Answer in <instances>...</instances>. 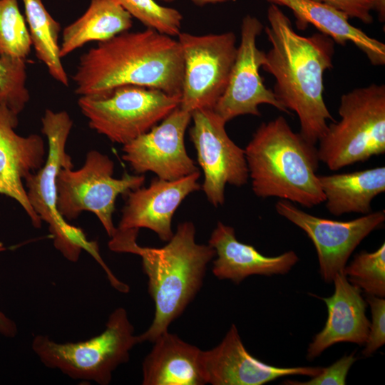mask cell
I'll use <instances>...</instances> for the list:
<instances>
[{
  "mask_svg": "<svg viewBox=\"0 0 385 385\" xmlns=\"http://www.w3.org/2000/svg\"><path fill=\"white\" fill-rule=\"evenodd\" d=\"M114 163L97 150L88 152L79 169L62 168L56 178L57 209L66 220L76 219L83 211L93 213L111 237L116 231L113 221L118 195L142 187L143 175L125 173L113 178Z\"/></svg>",
  "mask_w": 385,
  "mask_h": 385,
  "instance_id": "obj_8",
  "label": "cell"
},
{
  "mask_svg": "<svg viewBox=\"0 0 385 385\" xmlns=\"http://www.w3.org/2000/svg\"><path fill=\"white\" fill-rule=\"evenodd\" d=\"M270 4L286 6L296 19L299 29L309 25L330 37L335 43H351L361 50L372 66L385 65V44L353 26L344 13L315 0H266Z\"/></svg>",
  "mask_w": 385,
  "mask_h": 385,
  "instance_id": "obj_21",
  "label": "cell"
},
{
  "mask_svg": "<svg viewBox=\"0 0 385 385\" xmlns=\"http://www.w3.org/2000/svg\"><path fill=\"white\" fill-rule=\"evenodd\" d=\"M133 17L117 0H91L86 12L64 28L60 56L70 53L91 41H105L128 31Z\"/></svg>",
  "mask_w": 385,
  "mask_h": 385,
  "instance_id": "obj_23",
  "label": "cell"
},
{
  "mask_svg": "<svg viewBox=\"0 0 385 385\" xmlns=\"http://www.w3.org/2000/svg\"><path fill=\"white\" fill-rule=\"evenodd\" d=\"M160 1H165V2H172L175 0H160Z\"/></svg>",
  "mask_w": 385,
  "mask_h": 385,
  "instance_id": "obj_35",
  "label": "cell"
},
{
  "mask_svg": "<svg viewBox=\"0 0 385 385\" xmlns=\"http://www.w3.org/2000/svg\"><path fill=\"white\" fill-rule=\"evenodd\" d=\"M354 354L344 355L315 376L307 381L285 380L282 384L286 385H344L347 374L355 362Z\"/></svg>",
  "mask_w": 385,
  "mask_h": 385,
  "instance_id": "obj_30",
  "label": "cell"
},
{
  "mask_svg": "<svg viewBox=\"0 0 385 385\" xmlns=\"http://www.w3.org/2000/svg\"><path fill=\"white\" fill-rule=\"evenodd\" d=\"M275 210L280 216L302 229L312 240L317 253L321 277L326 282H333L335 274L344 270L361 242L380 228L385 221L384 210L348 221L311 215L286 200H278Z\"/></svg>",
  "mask_w": 385,
  "mask_h": 385,
  "instance_id": "obj_12",
  "label": "cell"
},
{
  "mask_svg": "<svg viewBox=\"0 0 385 385\" xmlns=\"http://www.w3.org/2000/svg\"><path fill=\"white\" fill-rule=\"evenodd\" d=\"M244 150L258 197H274L307 208L324 202L317 148L295 133L284 116L261 123Z\"/></svg>",
  "mask_w": 385,
  "mask_h": 385,
  "instance_id": "obj_4",
  "label": "cell"
},
{
  "mask_svg": "<svg viewBox=\"0 0 385 385\" xmlns=\"http://www.w3.org/2000/svg\"><path fill=\"white\" fill-rule=\"evenodd\" d=\"M41 132L46 137L48 152L43 166L25 180L28 200L35 212L48 225L54 247L71 262L78 261L83 250L103 269L111 270L103 260L96 241L89 240L83 231L66 221L57 209L56 178L62 168H73L66 150L73 120L66 111L46 109L41 118Z\"/></svg>",
  "mask_w": 385,
  "mask_h": 385,
  "instance_id": "obj_5",
  "label": "cell"
},
{
  "mask_svg": "<svg viewBox=\"0 0 385 385\" xmlns=\"http://www.w3.org/2000/svg\"><path fill=\"white\" fill-rule=\"evenodd\" d=\"M132 16L148 29L172 37L181 32L183 16L173 8L160 5L154 0H117Z\"/></svg>",
  "mask_w": 385,
  "mask_h": 385,
  "instance_id": "obj_27",
  "label": "cell"
},
{
  "mask_svg": "<svg viewBox=\"0 0 385 385\" xmlns=\"http://www.w3.org/2000/svg\"><path fill=\"white\" fill-rule=\"evenodd\" d=\"M180 96L136 86L103 97L80 96L78 105L91 128L123 145L150 130L180 105Z\"/></svg>",
  "mask_w": 385,
  "mask_h": 385,
  "instance_id": "obj_9",
  "label": "cell"
},
{
  "mask_svg": "<svg viewBox=\"0 0 385 385\" xmlns=\"http://www.w3.org/2000/svg\"><path fill=\"white\" fill-rule=\"evenodd\" d=\"M263 29L261 21L250 14L242 21L240 43L228 83L213 108L226 123L242 115L260 116L261 104H268L283 113H290L273 91L265 86L260 74L265 52L258 48L257 39Z\"/></svg>",
  "mask_w": 385,
  "mask_h": 385,
  "instance_id": "obj_13",
  "label": "cell"
},
{
  "mask_svg": "<svg viewBox=\"0 0 385 385\" xmlns=\"http://www.w3.org/2000/svg\"><path fill=\"white\" fill-rule=\"evenodd\" d=\"M207 384L212 385H262L278 378L303 375L313 377L321 366L277 367L254 357L244 346L235 324H232L221 342L203 351Z\"/></svg>",
  "mask_w": 385,
  "mask_h": 385,
  "instance_id": "obj_17",
  "label": "cell"
},
{
  "mask_svg": "<svg viewBox=\"0 0 385 385\" xmlns=\"http://www.w3.org/2000/svg\"><path fill=\"white\" fill-rule=\"evenodd\" d=\"M366 302L370 306L372 319L362 354L370 356L385 344V299L367 295Z\"/></svg>",
  "mask_w": 385,
  "mask_h": 385,
  "instance_id": "obj_29",
  "label": "cell"
},
{
  "mask_svg": "<svg viewBox=\"0 0 385 385\" xmlns=\"http://www.w3.org/2000/svg\"><path fill=\"white\" fill-rule=\"evenodd\" d=\"M200 176L198 170L175 180L156 178L148 187L128 192L117 229L147 228L162 241H169L174 233L173 215L188 195L200 189Z\"/></svg>",
  "mask_w": 385,
  "mask_h": 385,
  "instance_id": "obj_16",
  "label": "cell"
},
{
  "mask_svg": "<svg viewBox=\"0 0 385 385\" xmlns=\"http://www.w3.org/2000/svg\"><path fill=\"white\" fill-rule=\"evenodd\" d=\"M183 76L179 108L192 113L213 109L223 94L235 60L236 36L232 31L178 36Z\"/></svg>",
  "mask_w": 385,
  "mask_h": 385,
  "instance_id": "obj_10",
  "label": "cell"
},
{
  "mask_svg": "<svg viewBox=\"0 0 385 385\" xmlns=\"http://www.w3.org/2000/svg\"><path fill=\"white\" fill-rule=\"evenodd\" d=\"M265 27L271 44L262 68L274 76L273 92L281 104L294 112L300 135L316 145L335 120L323 97L325 71L333 66L334 41L317 32L302 36L294 31L279 6L270 4Z\"/></svg>",
  "mask_w": 385,
  "mask_h": 385,
  "instance_id": "obj_1",
  "label": "cell"
},
{
  "mask_svg": "<svg viewBox=\"0 0 385 385\" xmlns=\"http://www.w3.org/2000/svg\"><path fill=\"white\" fill-rule=\"evenodd\" d=\"M215 252L212 273L219 279L240 283L251 275L286 274L298 262L292 250L279 255H262L252 245L240 242L235 229L218 222L208 241Z\"/></svg>",
  "mask_w": 385,
  "mask_h": 385,
  "instance_id": "obj_19",
  "label": "cell"
},
{
  "mask_svg": "<svg viewBox=\"0 0 385 385\" xmlns=\"http://www.w3.org/2000/svg\"><path fill=\"white\" fill-rule=\"evenodd\" d=\"M348 281L367 295L385 297V244L373 252L361 251L344 268Z\"/></svg>",
  "mask_w": 385,
  "mask_h": 385,
  "instance_id": "obj_25",
  "label": "cell"
},
{
  "mask_svg": "<svg viewBox=\"0 0 385 385\" xmlns=\"http://www.w3.org/2000/svg\"><path fill=\"white\" fill-rule=\"evenodd\" d=\"M374 10L378 14L381 22L385 21V0H374Z\"/></svg>",
  "mask_w": 385,
  "mask_h": 385,
  "instance_id": "obj_33",
  "label": "cell"
},
{
  "mask_svg": "<svg viewBox=\"0 0 385 385\" xmlns=\"http://www.w3.org/2000/svg\"><path fill=\"white\" fill-rule=\"evenodd\" d=\"M191 120L190 137L204 173L202 189L214 207L222 205L227 184L241 187L248 181L245 150L229 137L226 122L213 109L192 112Z\"/></svg>",
  "mask_w": 385,
  "mask_h": 385,
  "instance_id": "obj_11",
  "label": "cell"
},
{
  "mask_svg": "<svg viewBox=\"0 0 385 385\" xmlns=\"http://www.w3.org/2000/svg\"><path fill=\"white\" fill-rule=\"evenodd\" d=\"M143 364V385L207 384L203 351L167 331L157 337Z\"/></svg>",
  "mask_w": 385,
  "mask_h": 385,
  "instance_id": "obj_20",
  "label": "cell"
},
{
  "mask_svg": "<svg viewBox=\"0 0 385 385\" xmlns=\"http://www.w3.org/2000/svg\"><path fill=\"white\" fill-rule=\"evenodd\" d=\"M340 119L328 124L317 148L330 170L364 162L385 153V86L371 83L342 95Z\"/></svg>",
  "mask_w": 385,
  "mask_h": 385,
  "instance_id": "obj_6",
  "label": "cell"
},
{
  "mask_svg": "<svg viewBox=\"0 0 385 385\" xmlns=\"http://www.w3.org/2000/svg\"><path fill=\"white\" fill-rule=\"evenodd\" d=\"M21 1L36 56L44 63L53 79L68 86V77L60 56L61 24L48 12L41 0Z\"/></svg>",
  "mask_w": 385,
  "mask_h": 385,
  "instance_id": "obj_24",
  "label": "cell"
},
{
  "mask_svg": "<svg viewBox=\"0 0 385 385\" xmlns=\"http://www.w3.org/2000/svg\"><path fill=\"white\" fill-rule=\"evenodd\" d=\"M26 59L0 55V103L19 115L29 102Z\"/></svg>",
  "mask_w": 385,
  "mask_h": 385,
  "instance_id": "obj_28",
  "label": "cell"
},
{
  "mask_svg": "<svg viewBox=\"0 0 385 385\" xmlns=\"http://www.w3.org/2000/svg\"><path fill=\"white\" fill-rule=\"evenodd\" d=\"M318 178L326 208L335 216L371 212L372 200L385 191L384 166Z\"/></svg>",
  "mask_w": 385,
  "mask_h": 385,
  "instance_id": "obj_22",
  "label": "cell"
},
{
  "mask_svg": "<svg viewBox=\"0 0 385 385\" xmlns=\"http://www.w3.org/2000/svg\"><path fill=\"white\" fill-rule=\"evenodd\" d=\"M190 121L191 113L178 106L160 123L123 145V159L137 174L152 172L165 180L198 171L185 146V134Z\"/></svg>",
  "mask_w": 385,
  "mask_h": 385,
  "instance_id": "obj_14",
  "label": "cell"
},
{
  "mask_svg": "<svg viewBox=\"0 0 385 385\" xmlns=\"http://www.w3.org/2000/svg\"><path fill=\"white\" fill-rule=\"evenodd\" d=\"M190 1L197 6H202L207 4L225 3L228 1H234L235 0H190Z\"/></svg>",
  "mask_w": 385,
  "mask_h": 385,
  "instance_id": "obj_34",
  "label": "cell"
},
{
  "mask_svg": "<svg viewBox=\"0 0 385 385\" xmlns=\"http://www.w3.org/2000/svg\"><path fill=\"white\" fill-rule=\"evenodd\" d=\"M18 115L0 103V195L17 201L34 227L40 228L42 220L29 203L24 181L44 164L45 143L37 134L18 135Z\"/></svg>",
  "mask_w": 385,
  "mask_h": 385,
  "instance_id": "obj_15",
  "label": "cell"
},
{
  "mask_svg": "<svg viewBox=\"0 0 385 385\" xmlns=\"http://www.w3.org/2000/svg\"><path fill=\"white\" fill-rule=\"evenodd\" d=\"M327 4L366 24L374 21L371 11L374 10V0H315Z\"/></svg>",
  "mask_w": 385,
  "mask_h": 385,
  "instance_id": "obj_31",
  "label": "cell"
},
{
  "mask_svg": "<svg viewBox=\"0 0 385 385\" xmlns=\"http://www.w3.org/2000/svg\"><path fill=\"white\" fill-rule=\"evenodd\" d=\"M139 343L126 310L116 308L105 329L86 341L58 343L46 335L32 340L33 351L47 367L60 370L73 379L108 385L113 372L129 361L131 349Z\"/></svg>",
  "mask_w": 385,
  "mask_h": 385,
  "instance_id": "obj_7",
  "label": "cell"
},
{
  "mask_svg": "<svg viewBox=\"0 0 385 385\" xmlns=\"http://www.w3.org/2000/svg\"><path fill=\"white\" fill-rule=\"evenodd\" d=\"M333 282L334 294L329 297H319L327 307L328 317L322 330L308 346L307 359L309 361L337 343L364 345L369 335L367 302L361 296V290L348 281L344 270L335 274Z\"/></svg>",
  "mask_w": 385,
  "mask_h": 385,
  "instance_id": "obj_18",
  "label": "cell"
},
{
  "mask_svg": "<svg viewBox=\"0 0 385 385\" xmlns=\"http://www.w3.org/2000/svg\"><path fill=\"white\" fill-rule=\"evenodd\" d=\"M183 76L178 39L147 28L98 42L81 56L72 79L80 96L103 97L124 86L180 96Z\"/></svg>",
  "mask_w": 385,
  "mask_h": 385,
  "instance_id": "obj_2",
  "label": "cell"
},
{
  "mask_svg": "<svg viewBox=\"0 0 385 385\" xmlns=\"http://www.w3.org/2000/svg\"><path fill=\"white\" fill-rule=\"evenodd\" d=\"M138 230L116 228L108 247L141 258L143 270L148 278V293L155 303V314L149 328L138 337L139 343L153 342L168 331L170 324L197 295L215 252L209 245L196 242L192 222L180 223L168 243L158 248L138 245Z\"/></svg>",
  "mask_w": 385,
  "mask_h": 385,
  "instance_id": "obj_3",
  "label": "cell"
},
{
  "mask_svg": "<svg viewBox=\"0 0 385 385\" xmlns=\"http://www.w3.org/2000/svg\"><path fill=\"white\" fill-rule=\"evenodd\" d=\"M4 250H5L4 247H0V252ZM16 332L17 329L15 323L0 311V334L6 337H13L16 335Z\"/></svg>",
  "mask_w": 385,
  "mask_h": 385,
  "instance_id": "obj_32",
  "label": "cell"
},
{
  "mask_svg": "<svg viewBox=\"0 0 385 385\" xmlns=\"http://www.w3.org/2000/svg\"><path fill=\"white\" fill-rule=\"evenodd\" d=\"M31 42L17 0H0V55L26 59Z\"/></svg>",
  "mask_w": 385,
  "mask_h": 385,
  "instance_id": "obj_26",
  "label": "cell"
}]
</instances>
